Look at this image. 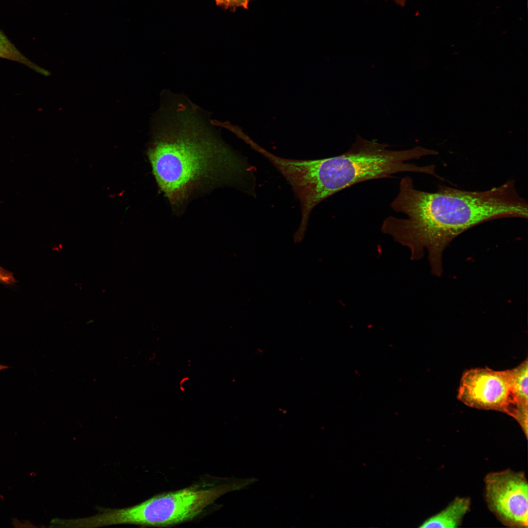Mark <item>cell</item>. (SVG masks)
<instances>
[{
	"mask_svg": "<svg viewBox=\"0 0 528 528\" xmlns=\"http://www.w3.org/2000/svg\"><path fill=\"white\" fill-rule=\"evenodd\" d=\"M160 102L146 154L173 212L181 214L193 198L217 188L251 189L249 164L222 139L207 112L169 90Z\"/></svg>",
	"mask_w": 528,
	"mask_h": 528,
	"instance_id": "cell-1",
	"label": "cell"
},
{
	"mask_svg": "<svg viewBox=\"0 0 528 528\" xmlns=\"http://www.w3.org/2000/svg\"><path fill=\"white\" fill-rule=\"evenodd\" d=\"M391 207L406 218L387 217L381 232L407 247L412 260L421 259L426 250L431 272L437 277L443 273L444 250L461 234L487 221L528 216V202L512 179L483 191L439 185L429 192L416 189L412 178L406 176Z\"/></svg>",
	"mask_w": 528,
	"mask_h": 528,
	"instance_id": "cell-2",
	"label": "cell"
},
{
	"mask_svg": "<svg viewBox=\"0 0 528 528\" xmlns=\"http://www.w3.org/2000/svg\"><path fill=\"white\" fill-rule=\"evenodd\" d=\"M390 147L357 134L351 148L341 154L313 160L284 159L281 173L299 200L301 216L308 218L319 203L360 182L392 177L402 172L438 177L435 165L409 162L437 155V151L419 146L401 150H392Z\"/></svg>",
	"mask_w": 528,
	"mask_h": 528,
	"instance_id": "cell-3",
	"label": "cell"
},
{
	"mask_svg": "<svg viewBox=\"0 0 528 528\" xmlns=\"http://www.w3.org/2000/svg\"><path fill=\"white\" fill-rule=\"evenodd\" d=\"M238 484L225 483L209 486L195 485L159 494L136 505L113 508L110 514L114 525L132 524L165 527L191 520Z\"/></svg>",
	"mask_w": 528,
	"mask_h": 528,
	"instance_id": "cell-4",
	"label": "cell"
},
{
	"mask_svg": "<svg viewBox=\"0 0 528 528\" xmlns=\"http://www.w3.org/2000/svg\"><path fill=\"white\" fill-rule=\"evenodd\" d=\"M489 510L504 526L528 527V484L523 471L507 469L491 472L484 479Z\"/></svg>",
	"mask_w": 528,
	"mask_h": 528,
	"instance_id": "cell-5",
	"label": "cell"
},
{
	"mask_svg": "<svg viewBox=\"0 0 528 528\" xmlns=\"http://www.w3.org/2000/svg\"><path fill=\"white\" fill-rule=\"evenodd\" d=\"M458 399L474 408L506 412L511 395L510 370L477 368L463 374Z\"/></svg>",
	"mask_w": 528,
	"mask_h": 528,
	"instance_id": "cell-6",
	"label": "cell"
},
{
	"mask_svg": "<svg viewBox=\"0 0 528 528\" xmlns=\"http://www.w3.org/2000/svg\"><path fill=\"white\" fill-rule=\"evenodd\" d=\"M470 506L471 500L469 497H456L441 511L425 520L419 528L459 527L469 511Z\"/></svg>",
	"mask_w": 528,
	"mask_h": 528,
	"instance_id": "cell-7",
	"label": "cell"
},
{
	"mask_svg": "<svg viewBox=\"0 0 528 528\" xmlns=\"http://www.w3.org/2000/svg\"><path fill=\"white\" fill-rule=\"evenodd\" d=\"M528 360L510 369L511 395L510 405L528 406Z\"/></svg>",
	"mask_w": 528,
	"mask_h": 528,
	"instance_id": "cell-8",
	"label": "cell"
},
{
	"mask_svg": "<svg viewBox=\"0 0 528 528\" xmlns=\"http://www.w3.org/2000/svg\"><path fill=\"white\" fill-rule=\"evenodd\" d=\"M0 58L19 63L44 76L49 74L48 71L37 65L25 56L0 28Z\"/></svg>",
	"mask_w": 528,
	"mask_h": 528,
	"instance_id": "cell-9",
	"label": "cell"
},
{
	"mask_svg": "<svg viewBox=\"0 0 528 528\" xmlns=\"http://www.w3.org/2000/svg\"><path fill=\"white\" fill-rule=\"evenodd\" d=\"M251 0H215L216 4L218 6L231 12H235L238 8H248V5Z\"/></svg>",
	"mask_w": 528,
	"mask_h": 528,
	"instance_id": "cell-10",
	"label": "cell"
},
{
	"mask_svg": "<svg viewBox=\"0 0 528 528\" xmlns=\"http://www.w3.org/2000/svg\"><path fill=\"white\" fill-rule=\"evenodd\" d=\"M15 279L12 274L0 266V283L11 284L15 282Z\"/></svg>",
	"mask_w": 528,
	"mask_h": 528,
	"instance_id": "cell-11",
	"label": "cell"
},
{
	"mask_svg": "<svg viewBox=\"0 0 528 528\" xmlns=\"http://www.w3.org/2000/svg\"><path fill=\"white\" fill-rule=\"evenodd\" d=\"M397 5L404 7L406 4L407 0H393Z\"/></svg>",
	"mask_w": 528,
	"mask_h": 528,
	"instance_id": "cell-12",
	"label": "cell"
},
{
	"mask_svg": "<svg viewBox=\"0 0 528 528\" xmlns=\"http://www.w3.org/2000/svg\"><path fill=\"white\" fill-rule=\"evenodd\" d=\"M10 368H11V367L0 364V372L3 370L7 369Z\"/></svg>",
	"mask_w": 528,
	"mask_h": 528,
	"instance_id": "cell-13",
	"label": "cell"
}]
</instances>
